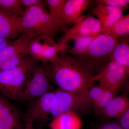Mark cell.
Returning <instances> with one entry per match:
<instances>
[{
    "label": "cell",
    "mask_w": 129,
    "mask_h": 129,
    "mask_svg": "<svg viewBox=\"0 0 129 129\" xmlns=\"http://www.w3.org/2000/svg\"><path fill=\"white\" fill-rule=\"evenodd\" d=\"M67 0L44 1L48 7L49 14L53 21L60 27L61 30L66 31L63 21V14L64 4Z\"/></svg>",
    "instance_id": "obj_20"
},
{
    "label": "cell",
    "mask_w": 129,
    "mask_h": 129,
    "mask_svg": "<svg viewBox=\"0 0 129 129\" xmlns=\"http://www.w3.org/2000/svg\"><path fill=\"white\" fill-rule=\"evenodd\" d=\"M83 122L76 112L63 113L53 118L49 126L51 129H81Z\"/></svg>",
    "instance_id": "obj_15"
},
{
    "label": "cell",
    "mask_w": 129,
    "mask_h": 129,
    "mask_svg": "<svg viewBox=\"0 0 129 129\" xmlns=\"http://www.w3.org/2000/svg\"><path fill=\"white\" fill-rule=\"evenodd\" d=\"M125 9L126 8L111 7L95 4L91 9V13L100 22L103 29V33L123 16V13Z\"/></svg>",
    "instance_id": "obj_13"
},
{
    "label": "cell",
    "mask_w": 129,
    "mask_h": 129,
    "mask_svg": "<svg viewBox=\"0 0 129 129\" xmlns=\"http://www.w3.org/2000/svg\"><path fill=\"white\" fill-rule=\"evenodd\" d=\"M36 39L26 33L18 39L12 41L8 45L0 51V71L12 69L27 56L28 47L30 42Z\"/></svg>",
    "instance_id": "obj_7"
},
{
    "label": "cell",
    "mask_w": 129,
    "mask_h": 129,
    "mask_svg": "<svg viewBox=\"0 0 129 129\" xmlns=\"http://www.w3.org/2000/svg\"><path fill=\"white\" fill-rule=\"evenodd\" d=\"M119 125L123 129H129V109L119 117Z\"/></svg>",
    "instance_id": "obj_27"
},
{
    "label": "cell",
    "mask_w": 129,
    "mask_h": 129,
    "mask_svg": "<svg viewBox=\"0 0 129 129\" xmlns=\"http://www.w3.org/2000/svg\"><path fill=\"white\" fill-rule=\"evenodd\" d=\"M111 61L122 65L129 72V37L118 41L112 52Z\"/></svg>",
    "instance_id": "obj_17"
},
{
    "label": "cell",
    "mask_w": 129,
    "mask_h": 129,
    "mask_svg": "<svg viewBox=\"0 0 129 129\" xmlns=\"http://www.w3.org/2000/svg\"><path fill=\"white\" fill-rule=\"evenodd\" d=\"M21 23L22 34L26 33L51 43L54 42L53 37L61 30L45 6H35L25 9L21 17Z\"/></svg>",
    "instance_id": "obj_2"
},
{
    "label": "cell",
    "mask_w": 129,
    "mask_h": 129,
    "mask_svg": "<svg viewBox=\"0 0 129 129\" xmlns=\"http://www.w3.org/2000/svg\"><path fill=\"white\" fill-rule=\"evenodd\" d=\"M45 63L36 64L28 76L24 87L20 101L30 102L51 91Z\"/></svg>",
    "instance_id": "obj_6"
},
{
    "label": "cell",
    "mask_w": 129,
    "mask_h": 129,
    "mask_svg": "<svg viewBox=\"0 0 129 129\" xmlns=\"http://www.w3.org/2000/svg\"><path fill=\"white\" fill-rule=\"evenodd\" d=\"M45 64L49 80L58 89L79 92L88 90L94 84L93 75L72 55L60 52L55 61Z\"/></svg>",
    "instance_id": "obj_1"
},
{
    "label": "cell",
    "mask_w": 129,
    "mask_h": 129,
    "mask_svg": "<svg viewBox=\"0 0 129 129\" xmlns=\"http://www.w3.org/2000/svg\"><path fill=\"white\" fill-rule=\"evenodd\" d=\"M41 40L36 38L32 40L28 47V55L32 58L36 62H41L44 50V44L41 43Z\"/></svg>",
    "instance_id": "obj_23"
},
{
    "label": "cell",
    "mask_w": 129,
    "mask_h": 129,
    "mask_svg": "<svg viewBox=\"0 0 129 129\" xmlns=\"http://www.w3.org/2000/svg\"><path fill=\"white\" fill-rule=\"evenodd\" d=\"M118 41L108 35L101 34L92 41L85 52L73 56L93 76L111 61L112 52Z\"/></svg>",
    "instance_id": "obj_3"
},
{
    "label": "cell",
    "mask_w": 129,
    "mask_h": 129,
    "mask_svg": "<svg viewBox=\"0 0 129 129\" xmlns=\"http://www.w3.org/2000/svg\"><path fill=\"white\" fill-rule=\"evenodd\" d=\"M21 3L25 9L35 6H44V1L42 0H21Z\"/></svg>",
    "instance_id": "obj_28"
},
{
    "label": "cell",
    "mask_w": 129,
    "mask_h": 129,
    "mask_svg": "<svg viewBox=\"0 0 129 129\" xmlns=\"http://www.w3.org/2000/svg\"><path fill=\"white\" fill-rule=\"evenodd\" d=\"M101 129H123L120 125L114 123H108L104 125Z\"/></svg>",
    "instance_id": "obj_29"
},
{
    "label": "cell",
    "mask_w": 129,
    "mask_h": 129,
    "mask_svg": "<svg viewBox=\"0 0 129 129\" xmlns=\"http://www.w3.org/2000/svg\"><path fill=\"white\" fill-rule=\"evenodd\" d=\"M21 118L18 109L0 95V129H24Z\"/></svg>",
    "instance_id": "obj_11"
},
{
    "label": "cell",
    "mask_w": 129,
    "mask_h": 129,
    "mask_svg": "<svg viewBox=\"0 0 129 129\" xmlns=\"http://www.w3.org/2000/svg\"><path fill=\"white\" fill-rule=\"evenodd\" d=\"M106 89L99 85L97 86H92L89 89L88 95L92 105L99 99Z\"/></svg>",
    "instance_id": "obj_26"
},
{
    "label": "cell",
    "mask_w": 129,
    "mask_h": 129,
    "mask_svg": "<svg viewBox=\"0 0 129 129\" xmlns=\"http://www.w3.org/2000/svg\"><path fill=\"white\" fill-rule=\"evenodd\" d=\"M95 4L118 8H126L129 5V0H96L95 1Z\"/></svg>",
    "instance_id": "obj_25"
},
{
    "label": "cell",
    "mask_w": 129,
    "mask_h": 129,
    "mask_svg": "<svg viewBox=\"0 0 129 129\" xmlns=\"http://www.w3.org/2000/svg\"><path fill=\"white\" fill-rule=\"evenodd\" d=\"M55 90L36 98L29 103L24 115L25 123L46 120L51 114Z\"/></svg>",
    "instance_id": "obj_10"
},
{
    "label": "cell",
    "mask_w": 129,
    "mask_h": 129,
    "mask_svg": "<svg viewBox=\"0 0 129 129\" xmlns=\"http://www.w3.org/2000/svg\"><path fill=\"white\" fill-rule=\"evenodd\" d=\"M128 109V97L125 95L116 96L106 105L102 112L108 118H118Z\"/></svg>",
    "instance_id": "obj_16"
},
{
    "label": "cell",
    "mask_w": 129,
    "mask_h": 129,
    "mask_svg": "<svg viewBox=\"0 0 129 129\" xmlns=\"http://www.w3.org/2000/svg\"><path fill=\"white\" fill-rule=\"evenodd\" d=\"M129 73L122 65L110 61L93 75L92 80L106 89L119 90Z\"/></svg>",
    "instance_id": "obj_8"
},
{
    "label": "cell",
    "mask_w": 129,
    "mask_h": 129,
    "mask_svg": "<svg viewBox=\"0 0 129 129\" xmlns=\"http://www.w3.org/2000/svg\"><path fill=\"white\" fill-rule=\"evenodd\" d=\"M12 40H9L0 37V51L11 43Z\"/></svg>",
    "instance_id": "obj_30"
},
{
    "label": "cell",
    "mask_w": 129,
    "mask_h": 129,
    "mask_svg": "<svg viewBox=\"0 0 129 129\" xmlns=\"http://www.w3.org/2000/svg\"><path fill=\"white\" fill-rule=\"evenodd\" d=\"M21 17L17 14L0 11V37L9 40L22 34Z\"/></svg>",
    "instance_id": "obj_12"
},
{
    "label": "cell",
    "mask_w": 129,
    "mask_h": 129,
    "mask_svg": "<svg viewBox=\"0 0 129 129\" xmlns=\"http://www.w3.org/2000/svg\"><path fill=\"white\" fill-rule=\"evenodd\" d=\"M103 34L108 35L118 41L129 37V14L123 16Z\"/></svg>",
    "instance_id": "obj_18"
},
{
    "label": "cell",
    "mask_w": 129,
    "mask_h": 129,
    "mask_svg": "<svg viewBox=\"0 0 129 129\" xmlns=\"http://www.w3.org/2000/svg\"><path fill=\"white\" fill-rule=\"evenodd\" d=\"M99 35L81 36L74 39V46L69 48L68 52L74 56L83 54L88 49L92 41Z\"/></svg>",
    "instance_id": "obj_21"
},
{
    "label": "cell",
    "mask_w": 129,
    "mask_h": 129,
    "mask_svg": "<svg viewBox=\"0 0 129 129\" xmlns=\"http://www.w3.org/2000/svg\"><path fill=\"white\" fill-rule=\"evenodd\" d=\"M45 42L41 61L43 63L52 62L57 59L58 53H66L69 48L67 44Z\"/></svg>",
    "instance_id": "obj_19"
},
{
    "label": "cell",
    "mask_w": 129,
    "mask_h": 129,
    "mask_svg": "<svg viewBox=\"0 0 129 129\" xmlns=\"http://www.w3.org/2000/svg\"><path fill=\"white\" fill-rule=\"evenodd\" d=\"M91 2L90 0H67L63 14V21L66 30L67 27L73 25L82 16Z\"/></svg>",
    "instance_id": "obj_14"
},
{
    "label": "cell",
    "mask_w": 129,
    "mask_h": 129,
    "mask_svg": "<svg viewBox=\"0 0 129 129\" xmlns=\"http://www.w3.org/2000/svg\"><path fill=\"white\" fill-rule=\"evenodd\" d=\"M88 90L72 92L58 88L55 90L51 115L54 118L70 111H85L92 105Z\"/></svg>",
    "instance_id": "obj_5"
},
{
    "label": "cell",
    "mask_w": 129,
    "mask_h": 129,
    "mask_svg": "<svg viewBox=\"0 0 129 129\" xmlns=\"http://www.w3.org/2000/svg\"><path fill=\"white\" fill-rule=\"evenodd\" d=\"M119 90L106 89L99 99L92 105L98 112H102L104 108L111 99L116 96Z\"/></svg>",
    "instance_id": "obj_24"
},
{
    "label": "cell",
    "mask_w": 129,
    "mask_h": 129,
    "mask_svg": "<svg viewBox=\"0 0 129 129\" xmlns=\"http://www.w3.org/2000/svg\"><path fill=\"white\" fill-rule=\"evenodd\" d=\"M24 10L21 0H0V11L21 16Z\"/></svg>",
    "instance_id": "obj_22"
},
{
    "label": "cell",
    "mask_w": 129,
    "mask_h": 129,
    "mask_svg": "<svg viewBox=\"0 0 129 129\" xmlns=\"http://www.w3.org/2000/svg\"><path fill=\"white\" fill-rule=\"evenodd\" d=\"M36 64L28 56L18 66L0 71V95L10 101H20L25 82Z\"/></svg>",
    "instance_id": "obj_4"
},
{
    "label": "cell",
    "mask_w": 129,
    "mask_h": 129,
    "mask_svg": "<svg viewBox=\"0 0 129 129\" xmlns=\"http://www.w3.org/2000/svg\"><path fill=\"white\" fill-rule=\"evenodd\" d=\"M72 26L64 32L58 43L67 44L77 37L103 34L101 24L91 14L81 16Z\"/></svg>",
    "instance_id": "obj_9"
},
{
    "label": "cell",
    "mask_w": 129,
    "mask_h": 129,
    "mask_svg": "<svg viewBox=\"0 0 129 129\" xmlns=\"http://www.w3.org/2000/svg\"><path fill=\"white\" fill-rule=\"evenodd\" d=\"M24 129H35V128L32 123L27 122V123H25Z\"/></svg>",
    "instance_id": "obj_31"
}]
</instances>
